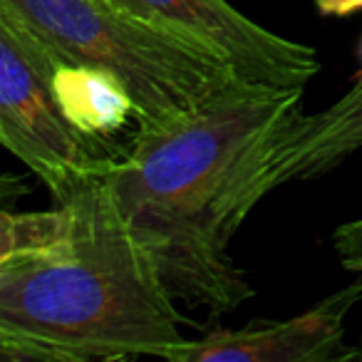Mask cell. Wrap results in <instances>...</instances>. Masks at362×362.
<instances>
[{
	"label": "cell",
	"mask_w": 362,
	"mask_h": 362,
	"mask_svg": "<svg viewBox=\"0 0 362 362\" xmlns=\"http://www.w3.org/2000/svg\"><path fill=\"white\" fill-rule=\"evenodd\" d=\"M0 144L8 146V136H6V129H3V124H0Z\"/></svg>",
	"instance_id": "cell-14"
},
{
	"label": "cell",
	"mask_w": 362,
	"mask_h": 362,
	"mask_svg": "<svg viewBox=\"0 0 362 362\" xmlns=\"http://www.w3.org/2000/svg\"><path fill=\"white\" fill-rule=\"evenodd\" d=\"M303 112V90L228 82L187 115L136 127L102 176L176 305L226 315L256 296L228 253L261 204L276 136Z\"/></svg>",
	"instance_id": "cell-1"
},
{
	"label": "cell",
	"mask_w": 362,
	"mask_h": 362,
	"mask_svg": "<svg viewBox=\"0 0 362 362\" xmlns=\"http://www.w3.org/2000/svg\"><path fill=\"white\" fill-rule=\"evenodd\" d=\"M0 13L55 60L119 77L141 129L197 110L236 80L216 55L136 21L110 0H0Z\"/></svg>",
	"instance_id": "cell-3"
},
{
	"label": "cell",
	"mask_w": 362,
	"mask_h": 362,
	"mask_svg": "<svg viewBox=\"0 0 362 362\" xmlns=\"http://www.w3.org/2000/svg\"><path fill=\"white\" fill-rule=\"evenodd\" d=\"M360 60H362V42H360Z\"/></svg>",
	"instance_id": "cell-15"
},
{
	"label": "cell",
	"mask_w": 362,
	"mask_h": 362,
	"mask_svg": "<svg viewBox=\"0 0 362 362\" xmlns=\"http://www.w3.org/2000/svg\"><path fill=\"white\" fill-rule=\"evenodd\" d=\"M362 149V75L357 82L315 115H300L276 136L263 161L258 194L268 197L278 187L308 181L340 166Z\"/></svg>",
	"instance_id": "cell-7"
},
{
	"label": "cell",
	"mask_w": 362,
	"mask_h": 362,
	"mask_svg": "<svg viewBox=\"0 0 362 362\" xmlns=\"http://www.w3.org/2000/svg\"><path fill=\"white\" fill-rule=\"evenodd\" d=\"M30 192V187L25 184L23 176H16V174H0V206L3 204H11L16 199L25 197Z\"/></svg>",
	"instance_id": "cell-13"
},
{
	"label": "cell",
	"mask_w": 362,
	"mask_h": 362,
	"mask_svg": "<svg viewBox=\"0 0 362 362\" xmlns=\"http://www.w3.org/2000/svg\"><path fill=\"white\" fill-rule=\"evenodd\" d=\"M57 60L0 13V124L8 146L67 204L102 179L117 154L107 141L80 134L62 117L52 92Z\"/></svg>",
	"instance_id": "cell-4"
},
{
	"label": "cell",
	"mask_w": 362,
	"mask_h": 362,
	"mask_svg": "<svg viewBox=\"0 0 362 362\" xmlns=\"http://www.w3.org/2000/svg\"><path fill=\"white\" fill-rule=\"evenodd\" d=\"M362 303V283H350L291 320L216 327L187 340L169 362H340L357 352L345 347V320Z\"/></svg>",
	"instance_id": "cell-6"
},
{
	"label": "cell",
	"mask_w": 362,
	"mask_h": 362,
	"mask_svg": "<svg viewBox=\"0 0 362 362\" xmlns=\"http://www.w3.org/2000/svg\"><path fill=\"white\" fill-rule=\"evenodd\" d=\"M332 248L345 271L362 273V218L337 226L332 233Z\"/></svg>",
	"instance_id": "cell-11"
},
{
	"label": "cell",
	"mask_w": 362,
	"mask_h": 362,
	"mask_svg": "<svg viewBox=\"0 0 362 362\" xmlns=\"http://www.w3.org/2000/svg\"><path fill=\"white\" fill-rule=\"evenodd\" d=\"M70 204H57L50 211H8L0 206V268L21 256L60 246L72 231Z\"/></svg>",
	"instance_id": "cell-9"
},
{
	"label": "cell",
	"mask_w": 362,
	"mask_h": 362,
	"mask_svg": "<svg viewBox=\"0 0 362 362\" xmlns=\"http://www.w3.org/2000/svg\"><path fill=\"white\" fill-rule=\"evenodd\" d=\"M322 18H347L362 11V0H313Z\"/></svg>",
	"instance_id": "cell-12"
},
{
	"label": "cell",
	"mask_w": 362,
	"mask_h": 362,
	"mask_svg": "<svg viewBox=\"0 0 362 362\" xmlns=\"http://www.w3.org/2000/svg\"><path fill=\"white\" fill-rule=\"evenodd\" d=\"M52 92L62 117L90 139L107 141V136L124 129L129 117H134V102L127 87L117 75L100 67L57 60L52 70Z\"/></svg>",
	"instance_id": "cell-8"
},
{
	"label": "cell",
	"mask_w": 362,
	"mask_h": 362,
	"mask_svg": "<svg viewBox=\"0 0 362 362\" xmlns=\"http://www.w3.org/2000/svg\"><path fill=\"white\" fill-rule=\"evenodd\" d=\"M72 231L60 246L0 268V325L67 362L149 355L169 360L197 325L161 286L105 179L72 202Z\"/></svg>",
	"instance_id": "cell-2"
},
{
	"label": "cell",
	"mask_w": 362,
	"mask_h": 362,
	"mask_svg": "<svg viewBox=\"0 0 362 362\" xmlns=\"http://www.w3.org/2000/svg\"><path fill=\"white\" fill-rule=\"evenodd\" d=\"M136 21L192 42L248 85L305 90L320 72L317 50L253 23L228 0H110Z\"/></svg>",
	"instance_id": "cell-5"
},
{
	"label": "cell",
	"mask_w": 362,
	"mask_h": 362,
	"mask_svg": "<svg viewBox=\"0 0 362 362\" xmlns=\"http://www.w3.org/2000/svg\"><path fill=\"white\" fill-rule=\"evenodd\" d=\"M0 362H67L60 352L13 335L0 325Z\"/></svg>",
	"instance_id": "cell-10"
}]
</instances>
